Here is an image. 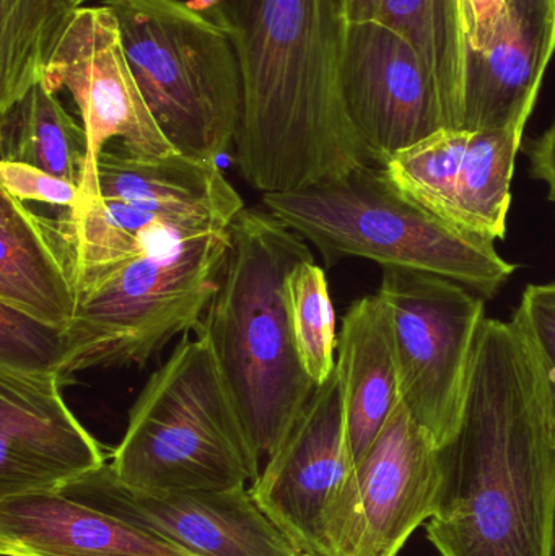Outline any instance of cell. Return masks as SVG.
<instances>
[{
  "label": "cell",
  "mask_w": 555,
  "mask_h": 556,
  "mask_svg": "<svg viewBox=\"0 0 555 556\" xmlns=\"http://www.w3.org/2000/svg\"><path fill=\"white\" fill-rule=\"evenodd\" d=\"M315 261L306 241L267 211L244 207L230 227L217 290L195 333L207 337L261 457L273 456L318 386L290 319L287 278Z\"/></svg>",
  "instance_id": "3"
},
{
  "label": "cell",
  "mask_w": 555,
  "mask_h": 556,
  "mask_svg": "<svg viewBox=\"0 0 555 556\" xmlns=\"http://www.w3.org/2000/svg\"><path fill=\"white\" fill-rule=\"evenodd\" d=\"M0 304L65 329L77 294L46 217L0 189Z\"/></svg>",
  "instance_id": "21"
},
{
  "label": "cell",
  "mask_w": 555,
  "mask_h": 556,
  "mask_svg": "<svg viewBox=\"0 0 555 556\" xmlns=\"http://www.w3.org/2000/svg\"><path fill=\"white\" fill-rule=\"evenodd\" d=\"M348 23L378 20L383 0H338Z\"/></svg>",
  "instance_id": "31"
},
{
  "label": "cell",
  "mask_w": 555,
  "mask_h": 556,
  "mask_svg": "<svg viewBox=\"0 0 555 556\" xmlns=\"http://www.w3.org/2000/svg\"><path fill=\"white\" fill-rule=\"evenodd\" d=\"M46 225L72 285L149 251L165 250L204 235L227 231L204 218L101 198L81 199L77 207L59 217H46Z\"/></svg>",
  "instance_id": "18"
},
{
  "label": "cell",
  "mask_w": 555,
  "mask_h": 556,
  "mask_svg": "<svg viewBox=\"0 0 555 556\" xmlns=\"http://www.w3.org/2000/svg\"><path fill=\"white\" fill-rule=\"evenodd\" d=\"M61 493L195 556H303L247 486L227 492H139L124 486L106 464Z\"/></svg>",
  "instance_id": "12"
},
{
  "label": "cell",
  "mask_w": 555,
  "mask_h": 556,
  "mask_svg": "<svg viewBox=\"0 0 555 556\" xmlns=\"http://www.w3.org/2000/svg\"><path fill=\"white\" fill-rule=\"evenodd\" d=\"M512 320L537 356L555 421V283L528 285Z\"/></svg>",
  "instance_id": "27"
},
{
  "label": "cell",
  "mask_w": 555,
  "mask_h": 556,
  "mask_svg": "<svg viewBox=\"0 0 555 556\" xmlns=\"http://www.w3.org/2000/svg\"><path fill=\"white\" fill-rule=\"evenodd\" d=\"M427 539L440 556H554L555 421L514 320L485 317Z\"/></svg>",
  "instance_id": "1"
},
{
  "label": "cell",
  "mask_w": 555,
  "mask_h": 556,
  "mask_svg": "<svg viewBox=\"0 0 555 556\" xmlns=\"http://www.w3.org/2000/svg\"><path fill=\"white\" fill-rule=\"evenodd\" d=\"M530 173L534 179L546 182L547 199L555 205V123L528 149Z\"/></svg>",
  "instance_id": "30"
},
{
  "label": "cell",
  "mask_w": 555,
  "mask_h": 556,
  "mask_svg": "<svg viewBox=\"0 0 555 556\" xmlns=\"http://www.w3.org/2000/svg\"><path fill=\"white\" fill-rule=\"evenodd\" d=\"M0 162L35 166L80 189L87 162V134L58 94L39 81L0 113Z\"/></svg>",
  "instance_id": "22"
},
{
  "label": "cell",
  "mask_w": 555,
  "mask_h": 556,
  "mask_svg": "<svg viewBox=\"0 0 555 556\" xmlns=\"http://www.w3.org/2000/svg\"><path fill=\"white\" fill-rule=\"evenodd\" d=\"M510 0H459L463 33L469 52L488 48L507 18Z\"/></svg>",
  "instance_id": "29"
},
{
  "label": "cell",
  "mask_w": 555,
  "mask_h": 556,
  "mask_svg": "<svg viewBox=\"0 0 555 556\" xmlns=\"http://www.w3.org/2000/svg\"><path fill=\"white\" fill-rule=\"evenodd\" d=\"M554 51L555 0H510L488 48L466 58L459 130L525 129Z\"/></svg>",
  "instance_id": "16"
},
{
  "label": "cell",
  "mask_w": 555,
  "mask_h": 556,
  "mask_svg": "<svg viewBox=\"0 0 555 556\" xmlns=\"http://www.w3.org/2000/svg\"><path fill=\"white\" fill-rule=\"evenodd\" d=\"M62 358V329L0 304V368L59 376Z\"/></svg>",
  "instance_id": "26"
},
{
  "label": "cell",
  "mask_w": 555,
  "mask_h": 556,
  "mask_svg": "<svg viewBox=\"0 0 555 556\" xmlns=\"http://www.w3.org/2000/svg\"><path fill=\"white\" fill-rule=\"evenodd\" d=\"M0 556H25V555H18V554H0Z\"/></svg>",
  "instance_id": "33"
},
{
  "label": "cell",
  "mask_w": 555,
  "mask_h": 556,
  "mask_svg": "<svg viewBox=\"0 0 555 556\" xmlns=\"http://www.w3.org/2000/svg\"><path fill=\"white\" fill-rule=\"evenodd\" d=\"M525 129L442 130L384 163L391 181L453 227L504 240Z\"/></svg>",
  "instance_id": "14"
},
{
  "label": "cell",
  "mask_w": 555,
  "mask_h": 556,
  "mask_svg": "<svg viewBox=\"0 0 555 556\" xmlns=\"http://www.w3.org/2000/svg\"><path fill=\"white\" fill-rule=\"evenodd\" d=\"M98 198L136 207L204 218L230 230L244 204L217 162L175 152L140 156L103 150L97 166Z\"/></svg>",
  "instance_id": "19"
},
{
  "label": "cell",
  "mask_w": 555,
  "mask_h": 556,
  "mask_svg": "<svg viewBox=\"0 0 555 556\" xmlns=\"http://www.w3.org/2000/svg\"><path fill=\"white\" fill-rule=\"evenodd\" d=\"M116 16L130 71L176 152L217 162L243 111L230 38L186 0H103Z\"/></svg>",
  "instance_id": "7"
},
{
  "label": "cell",
  "mask_w": 555,
  "mask_h": 556,
  "mask_svg": "<svg viewBox=\"0 0 555 556\" xmlns=\"http://www.w3.org/2000/svg\"><path fill=\"white\" fill-rule=\"evenodd\" d=\"M0 189L22 202H41L71 211L80 202L74 182L18 162H0Z\"/></svg>",
  "instance_id": "28"
},
{
  "label": "cell",
  "mask_w": 555,
  "mask_h": 556,
  "mask_svg": "<svg viewBox=\"0 0 555 556\" xmlns=\"http://www.w3.org/2000/svg\"><path fill=\"white\" fill-rule=\"evenodd\" d=\"M393 316L401 402L445 446L458 430L484 323V298L436 274L383 267Z\"/></svg>",
  "instance_id": "8"
},
{
  "label": "cell",
  "mask_w": 555,
  "mask_h": 556,
  "mask_svg": "<svg viewBox=\"0 0 555 556\" xmlns=\"http://www.w3.org/2000/svg\"><path fill=\"white\" fill-rule=\"evenodd\" d=\"M290 319L300 362L316 386L336 368V314L325 269L315 261L299 264L287 278Z\"/></svg>",
  "instance_id": "25"
},
{
  "label": "cell",
  "mask_w": 555,
  "mask_h": 556,
  "mask_svg": "<svg viewBox=\"0 0 555 556\" xmlns=\"http://www.w3.org/2000/svg\"><path fill=\"white\" fill-rule=\"evenodd\" d=\"M230 248V230L149 251L74 281V319L62 329L59 379L146 366L169 340L198 329Z\"/></svg>",
  "instance_id": "6"
},
{
  "label": "cell",
  "mask_w": 555,
  "mask_h": 556,
  "mask_svg": "<svg viewBox=\"0 0 555 556\" xmlns=\"http://www.w3.org/2000/svg\"><path fill=\"white\" fill-rule=\"evenodd\" d=\"M263 204L319 251L326 269L362 257L450 278L489 298L517 270L494 241L437 217L375 163L310 188L263 194Z\"/></svg>",
  "instance_id": "5"
},
{
  "label": "cell",
  "mask_w": 555,
  "mask_h": 556,
  "mask_svg": "<svg viewBox=\"0 0 555 556\" xmlns=\"http://www.w3.org/2000/svg\"><path fill=\"white\" fill-rule=\"evenodd\" d=\"M261 456L207 337H185L147 379L111 469L149 493L227 492L260 477Z\"/></svg>",
  "instance_id": "4"
},
{
  "label": "cell",
  "mask_w": 555,
  "mask_h": 556,
  "mask_svg": "<svg viewBox=\"0 0 555 556\" xmlns=\"http://www.w3.org/2000/svg\"><path fill=\"white\" fill-rule=\"evenodd\" d=\"M342 94L349 121L375 165L449 129L419 52L380 20L349 23Z\"/></svg>",
  "instance_id": "11"
},
{
  "label": "cell",
  "mask_w": 555,
  "mask_h": 556,
  "mask_svg": "<svg viewBox=\"0 0 555 556\" xmlns=\"http://www.w3.org/2000/svg\"><path fill=\"white\" fill-rule=\"evenodd\" d=\"M54 372L0 368V500L61 493L106 466Z\"/></svg>",
  "instance_id": "15"
},
{
  "label": "cell",
  "mask_w": 555,
  "mask_h": 556,
  "mask_svg": "<svg viewBox=\"0 0 555 556\" xmlns=\"http://www.w3.org/2000/svg\"><path fill=\"white\" fill-rule=\"evenodd\" d=\"M378 20L413 42L432 75L449 129L459 130L468 58L459 0H383Z\"/></svg>",
  "instance_id": "23"
},
{
  "label": "cell",
  "mask_w": 555,
  "mask_h": 556,
  "mask_svg": "<svg viewBox=\"0 0 555 556\" xmlns=\"http://www.w3.org/2000/svg\"><path fill=\"white\" fill-rule=\"evenodd\" d=\"M336 366L344 388L355 466L401 402L393 316L380 293L354 301L342 317Z\"/></svg>",
  "instance_id": "20"
},
{
  "label": "cell",
  "mask_w": 555,
  "mask_h": 556,
  "mask_svg": "<svg viewBox=\"0 0 555 556\" xmlns=\"http://www.w3.org/2000/svg\"><path fill=\"white\" fill-rule=\"evenodd\" d=\"M352 470L344 388L336 366L267 457L250 490L264 515L300 554L326 556L325 519Z\"/></svg>",
  "instance_id": "13"
},
{
  "label": "cell",
  "mask_w": 555,
  "mask_h": 556,
  "mask_svg": "<svg viewBox=\"0 0 555 556\" xmlns=\"http://www.w3.org/2000/svg\"><path fill=\"white\" fill-rule=\"evenodd\" d=\"M74 2L77 7H84L87 5V2H91V0H74ZM101 2H103V0H101Z\"/></svg>",
  "instance_id": "32"
},
{
  "label": "cell",
  "mask_w": 555,
  "mask_h": 556,
  "mask_svg": "<svg viewBox=\"0 0 555 556\" xmlns=\"http://www.w3.org/2000/svg\"><path fill=\"white\" fill-rule=\"evenodd\" d=\"M41 84L67 91L87 134L81 199L98 198L97 166L110 140L134 155L163 156L175 147L150 113L121 41L116 16L106 5L78 7L46 64Z\"/></svg>",
  "instance_id": "10"
},
{
  "label": "cell",
  "mask_w": 555,
  "mask_h": 556,
  "mask_svg": "<svg viewBox=\"0 0 555 556\" xmlns=\"http://www.w3.org/2000/svg\"><path fill=\"white\" fill-rule=\"evenodd\" d=\"M77 9L74 0H0V113L42 80Z\"/></svg>",
  "instance_id": "24"
},
{
  "label": "cell",
  "mask_w": 555,
  "mask_h": 556,
  "mask_svg": "<svg viewBox=\"0 0 555 556\" xmlns=\"http://www.w3.org/2000/svg\"><path fill=\"white\" fill-rule=\"evenodd\" d=\"M230 38L243 111L241 176L263 194L370 165L342 94L348 20L338 0H186Z\"/></svg>",
  "instance_id": "2"
},
{
  "label": "cell",
  "mask_w": 555,
  "mask_h": 556,
  "mask_svg": "<svg viewBox=\"0 0 555 556\" xmlns=\"http://www.w3.org/2000/svg\"><path fill=\"white\" fill-rule=\"evenodd\" d=\"M0 554L195 556L62 493L0 500Z\"/></svg>",
  "instance_id": "17"
},
{
  "label": "cell",
  "mask_w": 555,
  "mask_h": 556,
  "mask_svg": "<svg viewBox=\"0 0 555 556\" xmlns=\"http://www.w3.org/2000/svg\"><path fill=\"white\" fill-rule=\"evenodd\" d=\"M442 447L398 404L325 519L326 556H396L437 511Z\"/></svg>",
  "instance_id": "9"
}]
</instances>
